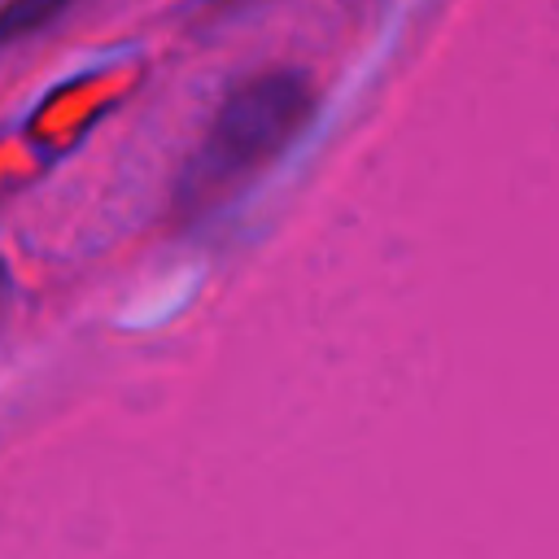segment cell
Returning <instances> with one entry per match:
<instances>
[{
	"label": "cell",
	"instance_id": "1",
	"mask_svg": "<svg viewBox=\"0 0 559 559\" xmlns=\"http://www.w3.org/2000/svg\"><path fill=\"white\" fill-rule=\"evenodd\" d=\"M314 118V87L297 70H258L236 83L214 109L197 153L183 162L175 205L183 218L218 210L249 188Z\"/></svg>",
	"mask_w": 559,
	"mask_h": 559
},
{
	"label": "cell",
	"instance_id": "2",
	"mask_svg": "<svg viewBox=\"0 0 559 559\" xmlns=\"http://www.w3.org/2000/svg\"><path fill=\"white\" fill-rule=\"evenodd\" d=\"M79 0H0V44H17L52 26Z\"/></svg>",
	"mask_w": 559,
	"mask_h": 559
},
{
	"label": "cell",
	"instance_id": "3",
	"mask_svg": "<svg viewBox=\"0 0 559 559\" xmlns=\"http://www.w3.org/2000/svg\"><path fill=\"white\" fill-rule=\"evenodd\" d=\"M4 301H9V271H4V258H0V314H4Z\"/></svg>",
	"mask_w": 559,
	"mask_h": 559
}]
</instances>
